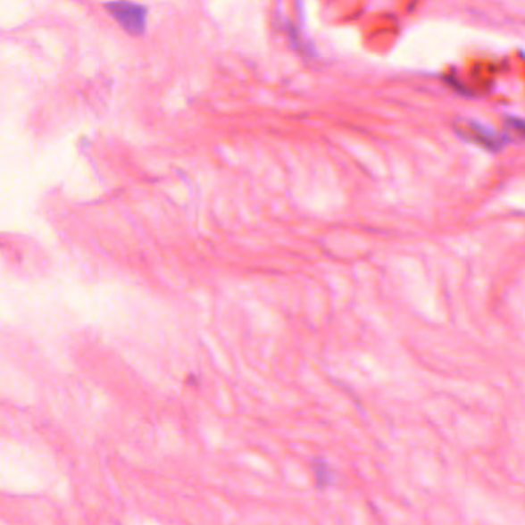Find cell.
I'll list each match as a JSON object with an SVG mask.
<instances>
[{
    "label": "cell",
    "instance_id": "6da1fadb",
    "mask_svg": "<svg viewBox=\"0 0 525 525\" xmlns=\"http://www.w3.org/2000/svg\"><path fill=\"white\" fill-rule=\"evenodd\" d=\"M108 12L116 22L131 36H142L146 29V6L135 4V2H112L106 4Z\"/></svg>",
    "mask_w": 525,
    "mask_h": 525
},
{
    "label": "cell",
    "instance_id": "7a4b0ae2",
    "mask_svg": "<svg viewBox=\"0 0 525 525\" xmlns=\"http://www.w3.org/2000/svg\"><path fill=\"white\" fill-rule=\"evenodd\" d=\"M470 129H471V133H470L471 139L486 148L496 150L504 144L501 136H497L496 133H493L492 129L482 127L479 123H470Z\"/></svg>",
    "mask_w": 525,
    "mask_h": 525
},
{
    "label": "cell",
    "instance_id": "3957f363",
    "mask_svg": "<svg viewBox=\"0 0 525 525\" xmlns=\"http://www.w3.org/2000/svg\"><path fill=\"white\" fill-rule=\"evenodd\" d=\"M312 469H313L314 480L319 488H325V487L331 486L335 480V473L330 469V465L327 464V461L322 458L313 459L312 462Z\"/></svg>",
    "mask_w": 525,
    "mask_h": 525
},
{
    "label": "cell",
    "instance_id": "277c9868",
    "mask_svg": "<svg viewBox=\"0 0 525 525\" xmlns=\"http://www.w3.org/2000/svg\"><path fill=\"white\" fill-rule=\"evenodd\" d=\"M510 125L521 131V133H525V121H522V119L512 118L510 119Z\"/></svg>",
    "mask_w": 525,
    "mask_h": 525
}]
</instances>
